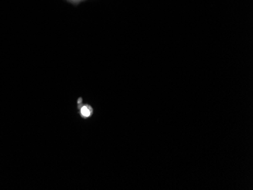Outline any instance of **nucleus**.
<instances>
[{
	"instance_id": "f257e3e1",
	"label": "nucleus",
	"mask_w": 253,
	"mask_h": 190,
	"mask_svg": "<svg viewBox=\"0 0 253 190\" xmlns=\"http://www.w3.org/2000/svg\"><path fill=\"white\" fill-rule=\"evenodd\" d=\"M81 113L83 117H89L92 114V109L89 106H84L81 110Z\"/></svg>"
},
{
	"instance_id": "f03ea898",
	"label": "nucleus",
	"mask_w": 253,
	"mask_h": 190,
	"mask_svg": "<svg viewBox=\"0 0 253 190\" xmlns=\"http://www.w3.org/2000/svg\"><path fill=\"white\" fill-rule=\"evenodd\" d=\"M66 1L67 2L73 4V5H78V4L84 2L86 0H66Z\"/></svg>"
}]
</instances>
